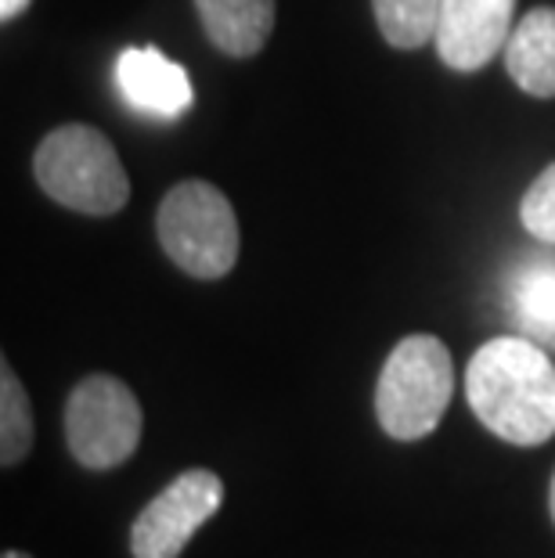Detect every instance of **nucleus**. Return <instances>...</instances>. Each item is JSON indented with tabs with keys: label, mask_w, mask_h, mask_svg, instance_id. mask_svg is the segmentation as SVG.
Returning a JSON list of instances; mask_svg holds the SVG:
<instances>
[{
	"label": "nucleus",
	"mask_w": 555,
	"mask_h": 558,
	"mask_svg": "<svg viewBox=\"0 0 555 558\" xmlns=\"http://www.w3.org/2000/svg\"><path fill=\"white\" fill-rule=\"evenodd\" d=\"M472 414L516 447H538L555 436V364L541 342L498 336L472 353L466 372Z\"/></svg>",
	"instance_id": "nucleus-1"
},
{
	"label": "nucleus",
	"mask_w": 555,
	"mask_h": 558,
	"mask_svg": "<svg viewBox=\"0 0 555 558\" xmlns=\"http://www.w3.org/2000/svg\"><path fill=\"white\" fill-rule=\"evenodd\" d=\"M33 173L47 198L87 217H112L130 198L120 151L101 130L84 123L51 130L33 156Z\"/></svg>",
	"instance_id": "nucleus-2"
},
{
	"label": "nucleus",
	"mask_w": 555,
	"mask_h": 558,
	"mask_svg": "<svg viewBox=\"0 0 555 558\" xmlns=\"http://www.w3.org/2000/svg\"><path fill=\"white\" fill-rule=\"evenodd\" d=\"M455 393L451 353L436 336L400 339L375 386V414L386 436L422 439L441 425Z\"/></svg>",
	"instance_id": "nucleus-3"
},
{
	"label": "nucleus",
	"mask_w": 555,
	"mask_h": 558,
	"mask_svg": "<svg viewBox=\"0 0 555 558\" xmlns=\"http://www.w3.org/2000/svg\"><path fill=\"white\" fill-rule=\"evenodd\" d=\"M159 245L188 278L217 281L239 264V217L228 195L206 181L173 184L156 213Z\"/></svg>",
	"instance_id": "nucleus-4"
},
{
	"label": "nucleus",
	"mask_w": 555,
	"mask_h": 558,
	"mask_svg": "<svg viewBox=\"0 0 555 558\" xmlns=\"http://www.w3.org/2000/svg\"><path fill=\"white\" fill-rule=\"evenodd\" d=\"M65 444L91 472L116 469L141 444V403L116 375H87L65 403Z\"/></svg>",
	"instance_id": "nucleus-5"
},
{
	"label": "nucleus",
	"mask_w": 555,
	"mask_h": 558,
	"mask_svg": "<svg viewBox=\"0 0 555 558\" xmlns=\"http://www.w3.org/2000/svg\"><path fill=\"white\" fill-rule=\"evenodd\" d=\"M224 480L209 469H188L141 508L130 530L134 558H177L188 541L220 512Z\"/></svg>",
	"instance_id": "nucleus-6"
},
{
	"label": "nucleus",
	"mask_w": 555,
	"mask_h": 558,
	"mask_svg": "<svg viewBox=\"0 0 555 558\" xmlns=\"http://www.w3.org/2000/svg\"><path fill=\"white\" fill-rule=\"evenodd\" d=\"M516 0H441L436 51L444 65L458 73H476L494 54L505 51L512 33Z\"/></svg>",
	"instance_id": "nucleus-7"
},
{
	"label": "nucleus",
	"mask_w": 555,
	"mask_h": 558,
	"mask_svg": "<svg viewBox=\"0 0 555 558\" xmlns=\"http://www.w3.org/2000/svg\"><path fill=\"white\" fill-rule=\"evenodd\" d=\"M116 83L126 105L159 120H173L195 101L192 80L159 47H126L116 62Z\"/></svg>",
	"instance_id": "nucleus-8"
},
{
	"label": "nucleus",
	"mask_w": 555,
	"mask_h": 558,
	"mask_svg": "<svg viewBox=\"0 0 555 558\" xmlns=\"http://www.w3.org/2000/svg\"><path fill=\"white\" fill-rule=\"evenodd\" d=\"M203 29L217 51L231 58H253L275 33V0H195Z\"/></svg>",
	"instance_id": "nucleus-9"
},
{
	"label": "nucleus",
	"mask_w": 555,
	"mask_h": 558,
	"mask_svg": "<svg viewBox=\"0 0 555 558\" xmlns=\"http://www.w3.org/2000/svg\"><path fill=\"white\" fill-rule=\"evenodd\" d=\"M505 69L519 90L555 98V8H534L516 22L505 44Z\"/></svg>",
	"instance_id": "nucleus-10"
},
{
	"label": "nucleus",
	"mask_w": 555,
	"mask_h": 558,
	"mask_svg": "<svg viewBox=\"0 0 555 558\" xmlns=\"http://www.w3.org/2000/svg\"><path fill=\"white\" fill-rule=\"evenodd\" d=\"M509 306L527 339L555 347V256L523 259L512 270Z\"/></svg>",
	"instance_id": "nucleus-11"
},
{
	"label": "nucleus",
	"mask_w": 555,
	"mask_h": 558,
	"mask_svg": "<svg viewBox=\"0 0 555 558\" xmlns=\"http://www.w3.org/2000/svg\"><path fill=\"white\" fill-rule=\"evenodd\" d=\"M372 11L383 40L397 51H419L436 40L441 0H372Z\"/></svg>",
	"instance_id": "nucleus-12"
},
{
	"label": "nucleus",
	"mask_w": 555,
	"mask_h": 558,
	"mask_svg": "<svg viewBox=\"0 0 555 558\" xmlns=\"http://www.w3.org/2000/svg\"><path fill=\"white\" fill-rule=\"evenodd\" d=\"M33 450V408L11 364H0V465L11 469Z\"/></svg>",
	"instance_id": "nucleus-13"
},
{
	"label": "nucleus",
	"mask_w": 555,
	"mask_h": 558,
	"mask_svg": "<svg viewBox=\"0 0 555 558\" xmlns=\"http://www.w3.org/2000/svg\"><path fill=\"white\" fill-rule=\"evenodd\" d=\"M519 220L538 242L555 245V162L527 187L523 202H519Z\"/></svg>",
	"instance_id": "nucleus-14"
},
{
	"label": "nucleus",
	"mask_w": 555,
	"mask_h": 558,
	"mask_svg": "<svg viewBox=\"0 0 555 558\" xmlns=\"http://www.w3.org/2000/svg\"><path fill=\"white\" fill-rule=\"evenodd\" d=\"M26 8H29V0H0V19L11 22V19H19Z\"/></svg>",
	"instance_id": "nucleus-15"
},
{
	"label": "nucleus",
	"mask_w": 555,
	"mask_h": 558,
	"mask_svg": "<svg viewBox=\"0 0 555 558\" xmlns=\"http://www.w3.org/2000/svg\"><path fill=\"white\" fill-rule=\"evenodd\" d=\"M548 505H552V519H555V472H552V490H548Z\"/></svg>",
	"instance_id": "nucleus-16"
},
{
	"label": "nucleus",
	"mask_w": 555,
	"mask_h": 558,
	"mask_svg": "<svg viewBox=\"0 0 555 558\" xmlns=\"http://www.w3.org/2000/svg\"><path fill=\"white\" fill-rule=\"evenodd\" d=\"M0 558H33V555H26V551H15V548H11V551H4V555H0Z\"/></svg>",
	"instance_id": "nucleus-17"
}]
</instances>
